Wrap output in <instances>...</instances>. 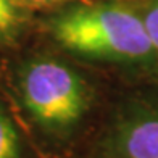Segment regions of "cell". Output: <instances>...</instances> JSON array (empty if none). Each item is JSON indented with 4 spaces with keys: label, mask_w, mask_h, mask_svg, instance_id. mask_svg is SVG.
Returning a JSON list of instances; mask_svg holds the SVG:
<instances>
[{
    "label": "cell",
    "mask_w": 158,
    "mask_h": 158,
    "mask_svg": "<svg viewBox=\"0 0 158 158\" xmlns=\"http://www.w3.org/2000/svg\"><path fill=\"white\" fill-rule=\"evenodd\" d=\"M58 44L71 53L124 64H152L158 55L142 11L105 2L77 5L50 21Z\"/></svg>",
    "instance_id": "obj_1"
},
{
    "label": "cell",
    "mask_w": 158,
    "mask_h": 158,
    "mask_svg": "<svg viewBox=\"0 0 158 158\" xmlns=\"http://www.w3.org/2000/svg\"><path fill=\"white\" fill-rule=\"evenodd\" d=\"M18 90L29 116L55 135L71 132L89 110L87 84L55 58H34L18 73Z\"/></svg>",
    "instance_id": "obj_2"
},
{
    "label": "cell",
    "mask_w": 158,
    "mask_h": 158,
    "mask_svg": "<svg viewBox=\"0 0 158 158\" xmlns=\"http://www.w3.org/2000/svg\"><path fill=\"white\" fill-rule=\"evenodd\" d=\"M108 147L113 158H158V108L135 110L121 118Z\"/></svg>",
    "instance_id": "obj_3"
},
{
    "label": "cell",
    "mask_w": 158,
    "mask_h": 158,
    "mask_svg": "<svg viewBox=\"0 0 158 158\" xmlns=\"http://www.w3.org/2000/svg\"><path fill=\"white\" fill-rule=\"evenodd\" d=\"M26 23L19 0H0V45L13 42Z\"/></svg>",
    "instance_id": "obj_4"
},
{
    "label": "cell",
    "mask_w": 158,
    "mask_h": 158,
    "mask_svg": "<svg viewBox=\"0 0 158 158\" xmlns=\"http://www.w3.org/2000/svg\"><path fill=\"white\" fill-rule=\"evenodd\" d=\"M0 158H21V140L11 118L0 103Z\"/></svg>",
    "instance_id": "obj_5"
},
{
    "label": "cell",
    "mask_w": 158,
    "mask_h": 158,
    "mask_svg": "<svg viewBox=\"0 0 158 158\" xmlns=\"http://www.w3.org/2000/svg\"><path fill=\"white\" fill-rule=\"evenodd\" d=\"M142 15H143V21H145L150 37H152L153 44L158 50V0H150L147 6L142 10Z\"/></svg>",
    "instance_id": "obj_6"
},
{
    "label": "cell",
    "mask_w": 158,
    "mask_h": 158,
    "mask_svg": "<svg viewBox=\"0 0 158 158\" xmlns=\"http://www.w3.org/2000/svg\"><path fill=\"white\" fill-rule=\"evenodd\" d=\"M34 5H52V3H58V2H64V0H29Z\"/></svg>",
    "instance_id": "obj_7"
}]
</instances>
